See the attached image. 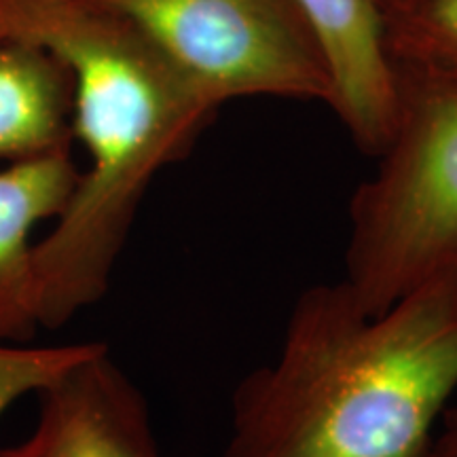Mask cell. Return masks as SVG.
<instances>
[{
	"label": "cell",
	"mask_w": 457,
	"mask_h": 457,
	"mask_svg": "<svg viewBox=\"0 0 457 457\" xmlns=\"http://www.w3.org/2000/svg\"><path fill=\"white\" fill-rule=\"evenodd\" d=\"M455 392L457 271L379 313L341 279L313 284L233 392L222 457H432Z\"/></svg>",
	"instance_id": "cell-1"
},
{
	"label": "cell",
	"mask_w": 457,
	"mask_h": 457,
	"mask_svg": "<svg viewBox=\"0 0 457 457\" xmlns=\"http://www.w3.org/2000/svg\"><path fill=\"white\" fill-rule=\"evenodd\" d=\"M0 21L72 77V138L89 157L34 244L38 322L57 330L102 301L148 187L188 155L219 106L148 34L94 0H0Z\"/></svg>",
	"instance_id": "cell-2"
},
{
	"label": "cell",
	"mask_w": 457,
	"mask_h": 457,
	"mask_svg": "<svg viewBox=\"0 0 457 457\" xmlns=\"http://www.w3.org/2000/svg\"><path fill=\"white\" fill-rule=\"evenodd\" d=\"M392 68V128L352 195L343 254L341 282L367 313L457 271V74Z\"/></svg>",
	"instance_id": "cell-3"
},
{
	"label": "cell",
	"mask_w": 457,
	"mask_h": 457,
	"mask_svg": "<svg viewBox=\"0 0 457 457\" xmlns=\"http://www.w3.org/2000/svg\"><path fill=\"white\" fill-rule=\"evenodd\" d=\"M142 28L216 106L282 98L330 106L333 81L301 0H94Z\"/></svg>",
	"instance_id": "cell-4"
},
{
	"label": "cell",
	"mask_w": 457,
	"mask_h": 457,
	"mask_svg": "<svg viewBox=\"0 0 457 457\" xmlns=\"http://www.w3.org/2000/svg\"><path fill=\"white\" fill-rule=\"evenodd\" d=\"M37 396L30 436L0 457H162L145 394L106 343Z\"/></svg>",
	"instance_id": "cell-5"
},
{
	"label": "cell",
	"mask_w": 457,
	"mask_h": 457,
	"mask_svg": "<svg viewBox=\"0 0 457 457\" xmlns=\"http://www.w3.org/2000/svg\"><path fill=\"white\" fill-rule=\"evenodd\" d=\"M327 54L330 106L360 151L377 157L394 117V68L377 0H301Z\"/></svg>",
	"instance_id": "cell-6"
},
{
	"label": "cell",
	"mask_w": 457,
	"mask_h": 457,
	"mask_svg": "<svg viewBox=\"0 0 457 457\" xmlns=\"http://www.w3.org/2000/svg\"><path fill=\"white\" fill-rule=\"evenodd\" d=\"M71 148L17 159L0 170V345L28 343L41 330L30 236L57 219L77 187Z\"/></svg>",
	"instance_id": "cell-7"
},
{
	"label": "cell",
	"mask_w": 457,
	"mask_h": 457,
	"mask_svg": "<svg viewBox=\"0 0 457 457\" xmlns=\"http://www.w3.org/2000/svg\"><path fill=\"white\" fill-rule=\"evenodd\" d=\"M72 140L68 68L0 21V159L45 155Z\"/></svg>",
	"instance_id": "cell-8"
},
{
	"label": "cell",
	"mask_w": 457,
	"mask_h": 457,
	"mask_svg": "<svg viewBox=\"0 0 457 457\" xmlns=\"http://www.w3.org/2000/svg\"><path fill=\"white\" fill-rule=\"evenodd\" d=\"M392 64L457 74V0H411L386 17Z\"/></svg>",
	"instance_id": "cell-9"
},
{
	"label": "cell",
	"mask_w": 457,
	"mask_h": 457,
	"mask_svg": "<svg viewBox=\"0 0 457 457\" xmlns=\"http://www.w3.org/2000/svg\"><path fill=\"white\" fill-rule=\"evenodd\" d=\"M100 345L102 341H79L64 345H0V417L17 400L38 394L54 384Z\"/></svg>",
	"instance_id": "cell-10"
},
{
	"label": "cell",
	"mask_w": 457,
	"mask_h": 457,
	"mask_svg": "<svg viewBox=\"0 0 457 457\" xmlns=\"http://www.w3.org/2000/svg\"><path fill=\"white\" fill-rule=\"evenodd\" d=\"M432 457H457V400L445 411L436 438H434Z\"/></svg>",
	"instance_id": "cell-11"
},
{
	"label": "cell",
	"mask_w": 457,
	"mask_h": 457,
	"mask_svg": "<svg viewBox=\"0 0 457 457\" xmlns=\"http://www.w3.org/2000/svg\"><path fill=\"white\" fill-rule=\"evenodd\" d=\"M409 3L411 0H377V4H379V9H381V15H384V21L387 15L396 13L398 9H403L404 4H409Z\"/></svg>",
	"instance_id": "cell-12"
}]
</instances>
